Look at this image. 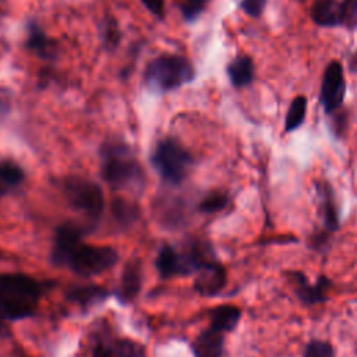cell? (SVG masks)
Segmentation results:
<instances>
[{"label":"cell","instance_id":"obj_3","mask_svg":"<svg viewBox=\"0 0 357 357\" xmlns=\"http://www.w3.org/2000/svg\"><path fill=\"white\" fill-rule=\"evenodd\" d=\"M102 177L113 187L127 188L142 183L144 170L127 145L113 142L102 148Z\"/></svg>","mask_w":357,"mask_h":357},{"label":"cell","instance_id":"obj_24","mask_svg":"<svg viewBox=\"0 0 357 357\" xmlns=\"http://www.w3.org/2000/svg\"><path fill=\"white\" fill-rule=\"evenodd\" d=\"M342 26L354 31L357 29V0H342Z\"/></svg>","mask_w":357,"mask_h":357},{"label":"cell","instance_id":"obj_18","mask_svg":"<svg viewBox=\"0 0 357 357\" xmlns=\"http://www.w3.org/2000/svg\"><path fill=\"white\" fill-rule=\"evenodd\" d=\"M109 291L102 287V286H96V284H89V286H79V287H74L71 290L67 291V298L75 304H79L82 307H88L96 303L103 301L107 297Z\"/></svg>","mask_w":357,"mask_h":357},{"label":"cell","instance_id":"obj_9","mask_svg":"<svg viewBox=\"0 0 357 357\" xmlns=\"http://www.w3.org/2000/svg\"><path fill=\"white\" fill-rule=\"evenodd\" d=\"M81 229L73 223H64L56 230L50 259L54 265H67L70 255L81 243Z\"/></svg>","mask_w":357,"mask_h":357},{"label":"cell","instance_id":"obj_1","mask_svg":"<svg viewBox=\"0 0 357 357\" xmlns=\"http://www.w3.org/2000/svg\"><path fill=\"white\" fill-rule=\"evenodd\" d=\"M42 284L22 273H0V318L22 319L35 312Z\"/></svg>","mask_w":357,"mask_h":357},{"label":"cell","instance_id":"obj_6","mask_svg":"<svg viewBox=\"0 0 357 357\" xmlns=\"http://www.w3.org/2000/svg\"><path fill=\"white\" fill-rule=\"evenodd\" d=\"M64 191L68 202L75 209L89 218H99L105 209V197L102 188L82 177H70L64 183Z\"/></svg>","mask_w":357,"mask_h":357},{"label":"cell","instance_id":"obj_28","mask_svg":"<svg viewBox=\"0 0 357 357\" xmlns=\"http://www.w3.org/2000/svg\"><path fill=\"white\" fill-rule=\"evenodd\" d=\"M240 7L248 17L258 18L266 7V0H240Z\"/></svg>","mask_w":357,"mask_h":357},{"label":"cell","instance_id":"obj_25","mask_svg":"<svg viewBox=\"0 0 357 357\" xmlns=\"http://www.w3.org/2000/svg\"><path fill=\"white\" fill-rule=\"evenodd\" d=\"M113 349L119 357H145L144 347L128 339L117 340Z\"/></svg>","mask_w":357,"mask_h":357},{"label":"cell","instance_id":"obj_30","mask_svg":"<svg viewBox=\"0 0 357 357\" xmlns=\"http://www.w3.org/2000/svg\"><path fill=\"white\" fill-rule=\"evenodd\" d=\"M10 109H11V93L7 88L0 85V120L6 117Z\"/></svg>","mask_w":357,"mask_h":357},{"label":"cell","instance_id":"obj_16","mask_svg":"<svg viewBox=\"0 0 357 357\" xmlns=\"http://www.w3.org/2000/svg\"><path fill=\"white\" fill-rule=\"evenodd\" d=\"M317 188H318L321 215H322L325 229L328 231H336L339 229V215H337V208L333 199V191L328 185V183H319Z\"/></svg>","mask_w":357,"mask_h":357},{"label":"cell","instance_id":"obj_20","mask_svg":"<svg viewBox=\"0 0 357 357\" xmlns=\"http://www.w3.org/2000/svg\"><path fill=\"white\" fill-rule=\"evenodd\" d=\"M25 178L20 165L13 160H0V183L6 185H18Z\"/></svg>","mask_w":357,"mask_h":357},{"label":"cell","instance_id":"obj_31","mask_svg":"<svg viewBox=\"0 0 357 357\" xmlns=\"http://www.w3.org/2000/svg\"><path fill=\"white\" fill-rule=\"evenodd\" d=\"M329 241V236H328V230L326 231H321V233H317L311 237V243H312V247L317 248V250H324L325 248V244Z\"/></svg>","mask_w":357,"mask_h":357},{"label":"cell","instance_id":"obj_23","mask_svg":"<svg viewBox=\"0 0 357 357\" xmlns=\"http://www.w3.org/2000/svg\"><path fill=\"white\" fill-rule=\"evenodd\" d=\"M303 357H335V349L329 342L312 339L307 343Z\"/></svg>","mask_w":357,"mask_h":357},{"label":"cell","instance_id":"obj_27","mask_svg":"<svg viewBox=\"0 0 357 357\" xmlns=\"http://www.w3.org/2000/svg\"><path fill=\"white\" fill-rule=\"evenodd\" d=\"M102 36H103V43H105L106 47L113 49V47H116L119 45L120 32H119V28H117L114 21L105 22V26H103V31H102Z\"/></svg>","mask_w":357,"mask_h":357},{"label":"cell","instance_id":"obj_12","mask_svg":"<svg viewBox=\"0 0 357 357\" xmlns=\"http://www.w3.org/2000/svg\"><path fill=\"white\" fill-rule=\"evenodd\" d=\"M226 73L234 88L248 86L255 77L254 60L247 54L237 56L227 64Z\"/></svg>","mask_w":357,"mask_h":357},{"label":"cell","instance_id":"obj_32","mask_svg":"<svg viewBox=\"0 0 357 357\" xmlns=\"http://www.w3.org/2000/svg\"><path fill=\"white\" fill-rule=\"evenodd\" d=\"M93 357H119L114 351L113 347H107L105 344H98L95 349H93V353H92Z\"/></svg>","mask_w":357,"mask_h":357},{"label":"cell","instance_id":"obj_8","mask_svg":"<svg viewBox=\"0 0 357 357\" xmlns=\"http://www.w3.org/2000/svg\"><path fill=\"white\" fill-rule=\"evenodd\" d=\"M290 278L294 291L303 304L314 305L326 300V291L332 284L326 276H319L315 283H311L303 272H290Z\"/></svg>","mask_w":357,"mask_h":357},{"label":"cell","instance_id":"obj_15","mask_svg":"<svg viewBox=\"0 0 357 357\" xmlns=\"http://www.w3.org/2000/svg\"><path fill=\"white\" fill-rule=\"evenodd\" d=\"M139 289H141V266H139V262L138 261H130L124 266L117 296L121 300V303H130L135 298Z\"/></svg>","mask_w":357,"mask_h":357},{"label":"cell","instance_id":"obj_33","mask_svg":"<svg viewBox=\"0 0 357 357\" xmlns=\"http://www.w3.org/2000/svg\"><path fill=\"white\" fill-rule=\"evenodd\" d=\"M349 67H350V71H353V73H357V53H354V54L350 57V61H349Z\"/></svg>","mask_w":357,"mask_h":357},{"label":"cell","instance_id":"obj_21","mask_svg":"<svg viewBox=\"0 0 357 357\" xmlns=\"http://www.w3.org/2000/svg\"><path fill=\"white\" fill-rule=\"evenodd\" d=\"M227 202H229V197L226 192L212 191L206 197H204V199L199 202L198 208L204 213H215V212H219L223 208H226Z\"/></svg>","mask_w":357,"mask_h":357},{"label":"cell","instance_id":"obj_10","mask_svg":"<svg viewBox=\"0 0 357 357\" xmlns=\"http://www.w3.org/2000/svg\"><path fill=\"white\" fill-rule=\"evenodd\" d=\"M226 269L223 268V265L213 259L197 271L194 287L199 294L211 297L218 294L226 286Z\"/></svg>","mask_w":357,"mask_h":357},{"label":"cell","instance_id":"obj_34","mask_svg":"<svg viewBox=\"0 0 357 357\" xmlns=\"http://www.w3.org/2000/svg\"><path fill=\"white\" fill-rule=\"evenodd\" d=\"M3 329H4V328H3V325H1V322H0V335L3 333Z\"/></svg>","mask_w":357,"mask_h":357},{"label":"cell","instance_id":"obj_14","mask_svg":"<svg viewBox=\"0 0 357 357\" xmlns=\"http://www.w3.org/2000/svg\"><path fill=\"white\" fill-rule=\"evenodd\" d=\"M26 47L38 54L42 59H50L54 54V45H52V39L42 29L39 22L31 20L26 25Z\"/></svg>","mask_w":357,"mask_h":357},{"label":"cell","instance_id":"obj_29","mask_svg":"<svg viewBox=\"0 0 357 357\" xmlns=\"http://www.w3.org/2000/svg\"><path fill=\"white\" fill-rule=\"evenodd\" d=\"M141 3L156 18H159V20L165 18V14H166V11H165V0H141Z\"/></svg>","mask_w":357,"mask_h":357},{"label":"cell","instance_id":"obj_19","mask_svg":"<svg viewBox=\"0 0 357 357\" xmlns=\"http://www.w3.org/2000/svg\"><path fill=\"white\" fill-rule=\"evenodd\" d=\"M307 114V98L304 95L296 96L289 105L286 119H284V130L286 132H291L297 130Z\"/></svg>","mask_w":357,"mask_h":357},{"label":"cell","instance_id":"obj_17","mask_svg":"<svg viewBox=\"0 0 357 357\" xmlns=\"http://www.w3.org/2000/svg\"><path fill=\"white\" fill-rule=\"evenodd\" d=\"M241 318V310L231 304L218 305L211 311V326L220 332L233 331Z\"/></svg>","mask_w":357,"mask_h":357},{"label":"cell","instance_id":"obj_7","mask_svg":"<svg viewBox=\"0 0 357 357\" xmlns=\"http://www.w3.org/2000/svg\"><path fill=\"white\" fill-rule=\"evenodd\" d=\"M346 93V79L344 70L339 60H332L324 70L319 100L324 110L331 114L336 112L344 100Z\"/></svg>","mask_w":357,"mask_h":357},{"label":"cell","instance_id":"obj_4","mask_svg":"<svg viewBox=\"0 0 357 357\" xmlns=\"http://www.w3.org/2000/svg\"><path fill=\"white\" fill-rule=\"evenodd\" d=\"M152 163L162 178L172 184H178L187 177L192 166V156L178 141L165 138L155 146Z\"/></svg>","mask_w":357,"mask_h":357},{"label":"cell","instance_id":"obj_13","mask_svg":"<svg viewBox=\"0 0 357 357\" xmlns=\"http://www.w3.org/2000/svg\"><path fill=\"white\" fill-rule=\"evenodd\" d=\"M311 20L324 28L342 26L340 1L337 0H317L311 7Z\"/></svg>","mask_w":357,"mask_h":357},{"label":"cell","instance_id":"obj_26","mask_svg":"<svg viewBox=\"0 0 357 357\" xmlns=\"http://www.w3.org/2000/svg\"><path fill=\"white\" fill-rule=\"evenodd\" d=\"M113 212L116 215V219H119L123 223H130L131 220L137 219V209H135V206L128 204L127 201H123V199L114 201Z\"/></svg>","mask_w":357,"mask_h":357},{"label":"cell","instance_id":"obj_22","mask_svg":"<svg viewBox=\"0 0 357 357\" xmlns=\"http://www.w3.org/2000/svg\"><path fill=\"white\" fill-rule=\"evenodd\" d=\"M211 0H183L180 3V13L187 22H194L206 8Z\"/></svg>","mask_w":357,"mask_h":357},{"label":"cell","instance_id":"obj_11","mask_svg":"<svg viewBox=\"0 0 357 357\" xmlns=\"http://www.w3.org/2000/svg\"><path fill=\"white\" fill-rule=\"evenodd\" d=\"M192 353L195 357H222L223 332L212 326L201 332L192 342Z\"/></svg>","mask_w":357,"mask_h":357},{"label":"cell","instance_id":"obj_2","mask_svg":"<svg viewBox=\"0 0 357 357\" xmlns=\"http://www.w3.org/2000/svg\"><path fill=\"white\" fill-rule=\"evenodd\" d=\"M144 77L149 88L167 92L191 82L195 77V70L185 56L163 53L148 63Z\"/></svg>","mask_w":357,"mask_h":357},{"label":"cell","instance_id":"obj_5","mask_svg":"<svg viewBox=\"0 0 357 357\" xmlns=\"http://www.w3.org/2000/svg\"><path fill=\"white\" fill-rule=\"evenodd\" d=\"M119 259V254L114 248L106 245H88L78 244L68 258L66 266L82 276L98 275L106 269H110Z\"/></svg>","mask_w":357,"mask_h":357}]
</instances>
